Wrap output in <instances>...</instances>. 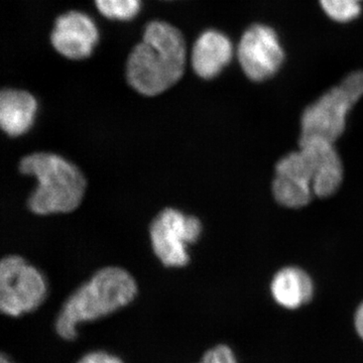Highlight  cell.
<instances>
[{"mask_svg":"<svg viewBox=\"0 0 363 363\" xmlns=\"http://www.w3.org/2000/svg\"><path fill=\"white\" fill-rule=\"evenodd\" d=\"M300 149L312 164L314 195L319 198L333 195L343 180L342 162L333 143L317 136H301Z\"/></svg>","mask_w":363,"mask_h":363,"instance_id":"cell-9","label":"cell"},{"mask_svg":"<svg viewBox=\"0 0 363 363\" xmlns=\"http://www.w3.org/2000/svg\"><path fill=\"white\" fill-rule=\"evenodd\" d=\"M38 104L30 93L6 89L0 94V126L9 136H20L32 128Z\"/></svg>","mask_w":363,"mask_h":363,"instance_id":"cell-11","label":"cell"},{"mask_svg":"<svg viewBox=\"0 0 363 363\" xmlns=\"http://www.w3.org/2000/svg\"><path fill=\"white\" fill-rule=\"evenodd\" d=\"M274 199L288 208H300L309 204L314 194L310 188L301 185L298 182L277 176L272 183Z\"/></svg>","mask_w":363,"mask_h":363,"instance_id":"cell-13","label":"cell"},{"mask_svg":"<svg viewBox=\"0 0 363 363\" xmlns=\"http://www.w3.org/2000/svg\"><path fill=\"white\" fill-rule=\"evenodd\" d=\"M202 233L201 221L174 208H166L150 226L152 250L164 266L185 267L190 260L187 245L196 242Z\"/></svg>","mask_w":363,"mask_h":363,"instance_id":"cell-6","label":"cell"},{"mask_svg":"<svg viewBox=\"0 0 363 363\" xmlns=\"http://www.w3.org/2000/svg\"><path fill=\"white\" fill-rule=\"evenodd\" d=\"M324 13L337 23L355 20L362 13V0H319Z\"/></svg>","mask_w":363,"mask_h":363,"instance_id":"cell-15","label":"cell"},{"mask_svg":"<svg viewBox=\"0 0 363 363\" xmlns=\"http://www.w3.org/2000/svg\"><path fill=\"white\" fill-rule=\"evenodd\" d=\"M76 363H124L121 357L109 351L98 350L88 351Z\"/></svg>","mask_w":363,"mask_h":363,"instance_id":"cell-17","label":"cell"},{"mask_svg":"<svg viewBox=\"0 0 363 363\" xmlns=\"http://www.w3.org/2000/svg\"><path fill=\"white\" fill-rule=\"evenodd\" d=\"M0 363H16L11 359L9 355L6 354V353H2L1 357H0Z\"/></svg>","mask_w":363,"mask_h":363,"instance_id":"cell-19","label":"cell"},{"mask_svg":"<svg viewBox=\"0 0 363 363\" xmlns=\"http://www.w3.org/2000/svg\"><path fill=\"white\" fill-rule=\"evenodd\" d=\"M98 11L107 18L130 21L140 9V0H95Z\"/></svg>","mask_w":363,"mask_h":363,"instance_id":"cell-14","label":"cell"},{"mask_svg":"<svg viewBox=\"0 0 363 363\" xmlns=\"http://www.w3.org/2000/svg\"><path fill=\"white\" fill-rule=\"evenodd\" d=\"M136 295L138 284L130 272L119 267H102L67 298L55 320V331L63 340L74 341L81 325L114 314Z\"/></svg>","mask_w":363,"mask_h":363,"instance_id":"cell-1","label":"cell"},{"mask_svg":"<svg viewBox=\"0 0 363 363\" xmlns=\"http://www.w3.org/2000/svg\"><path fill=\"white\" fill-rule=\"evenodd\" d=\"M238 59L248 79L262 82L279 71L285 54L271 26L253 25L241 37Z\"/></svg>","mask_w":363,"mask_h":363,"instance_id":"cell-7","label":"cell"},{"mask_svg":"<svg viewBox=\"0 0 363 363\" xmlns=\"http://www.w3.org/2000/svg\"><path fill=\"white\" fill-rule=\"evenodd\" d=\"M18 169L38 181L37 188L28 199L33 213H70L82 202L87 187L85 176L63 157L52 152H33L21 160Z\"/></svg>","mask_w":363,"mask_h":363,"instance_id":"cell-3","label":"cell"},{"mask_svg":"<svg viewBox=\"0 0 363 363\" xmlns=\"http://www.w3.org/2000/svg\"><path fill=\"white\" fill-rule=\"evenodd\" d=\"M362 97L363 71L353 72L306 108L301 118V136L335 142L345 130L347 114Z\"/></svg>","mask_w":363,"mask_h":363,"instance_id":"cell-4","label":"cell"},{"mask_svg":"<svg viewBox=\"0 0 363 363\" xmlns=\"http://www.w3.org/2000/svg\"><path fill=\"white\" fill-rule=\"evenodd\" d=\"M198 363H238V360L229 346L219 344L208 350Z\"/></svg>","mask_w":363,"mask_h":363,"instance_id":"cell-16","label":"cell"},{"mask_svg":"<svg viewBox=\"0 0 363 363\" xmlns=\"http://www.w3.org/2000/svg\"><path fill=\"white\" fill-rule=\"evenodd\" d=\"M98 40V30L89 16L70 11L60 16L51 35L52 47L71 60L88 58Z\"/></svg>","mask_w":363,"mask_h":363,"instance_id":"cell-8","label":"cell"},{"mask_svg":"<svg viewBox=\"0 0 363 363\" xmlns=\"http://www.w3.org/2000/svg\"><path fill=\"white\" fill-rule=\"evenodd\" d=\"M355 328L358 335L363 340V303L358 307L357 314H355Z\"/></svg>","mask_w":363,"mask_h":363,"instance_id":"cell-18","label":"cell"},{"mask_svg":"<svg viewBox=\"0 0 363 363\" xmlns=\"http://www.w3.org/2000/svg\"><path fill=\"white\" fill-rule=\"evenodd\" d=\"M186 66V44L175 26L152 21L128 58L126 77L145 96H156L176 84Z\"/></svg>","mask_w":363,"mask_h":363,"instance_id":"cell-2","label":"cell"},{"mask_svg":"<svg viewBox=\"0 0 363 363\" xmlns=\"http://www.w3.org/2000/svg\"><path fill=\"white\" fill-rule=\"evenodd\" d=\"M48 296L47 281L39 269L20 255H7L0 262V310L18 318L39 309Z\"/></svg>","mask_w":363,"mask_h":363,"instance_id":"cell-5","label":"cell"},{"mask_svg":"<svg viewBox=\"0 0 363 363\" xmlns=\"http://www.w3.org/2000/svg\"><path fill=\"white\" fill-rule=\"evenodd\" d=\"M233 57V45L224 33L217 30L203 33L192 50L191 63L195 73L203 79L218 76Z\"/></svg>","mask_w":363,"mask_h":363,"instance_id":"cell-10","label":"cell"},{"mask_svg":"<svg viewBox=\"0 0 363 363\" xmlns=\"http://www.w3.org/2000/svg\"><path fill=\"white\" fill-rule=\"evenodd\" d=\"M271 292L274 301L286 309L307 304L314 295V284L309 274L298 267H289L277 272Z\"/></svg>","mask_w":363,"mask_h":363,"instance_id":"cell-12","label":"cell"}]
</instances>
